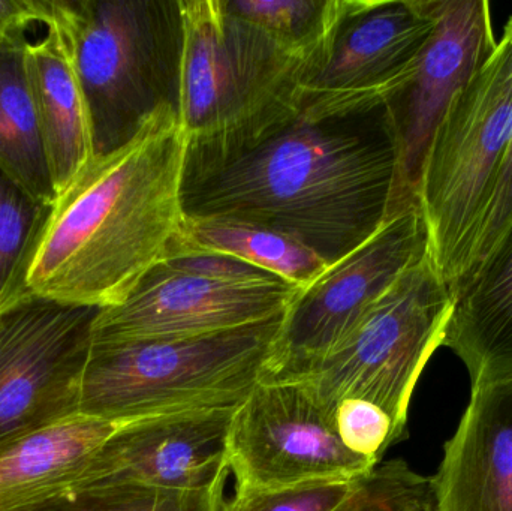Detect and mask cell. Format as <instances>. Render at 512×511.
<instances>
[{"label":"cell","mask_w":512,"mask_h":511,"mask_svg":"<svg viewBox=\"0 0 512 511\" xmlns=\"http://www.w3.org/2000/svg\"><path fill=\"white\" fill-rule=\"evenodd\" d=\"M188 158V134L171 104L131 140L96 155L48 206L24 261L23 297L99 311L125 303L179 252Z\"/></svg>","instance_id":"6da1fadb"},{"label":"cell","mask_w":512,"mask_h":511,"mask_svg":"<svg viewBox=\"0 0 512 511\" xmlns=\"http://www.w3.org/2000/svg\"><path fill=\"white\" fill-rule=\"evenodd\" d=\"M397 183L399 143L385 105L319 122L298 116L254 147L189 167L185 209L270 228L331 266L400 212Z\"/></svg>","instance_id":"7a4b0ae2"},{"label":"cell","mask_w":512,"mask_h":511,"mask_svg":"<svg viewBox=\"0 0 512 511\" xmlns=\"http://www.w3.org/2000/svg\"><path fill=\"white\" fill-rule=\"evenodd\" d=\"M177 113L188 168L254 147L300 116L301 93L330 54L295 47L231 11L228 0H180Z\"/></svg>","instance_id":"3957f363"},{"label":"cell","mask_w":512,"mask_h":511,"mask_svg":"<svg viewBox=\"0 0 512 511\" xmlns=\"http://www.w3.org/2000/svg\"><path fill=\"white\" fill-rule=\"evenodd\" d=\"M285 315L192 338L92 342L78 413L125 423L171 411L239 407L261 380Z\"/></svg>","instance_id":"277c9868"},{"label":"cell","mask_w":512,"mask_h":511,"mask_svg":"<svg viewBox=\"0 0 512 511\" xmlns=\"http://www.w3.org/2000/svg\"><path fill=\"white\" fill-rule=\"evenodd\" d=\"M92 123L96 155L137 134L161 105L177 107L179 2L51 0Z\"/></svg>","instance_id":"5b68a950"},{"label":"cell","mask_w":512,"mask_h":511,"mask_svg":"<svg viewBox=\"0 0 512 511\" xmlns=\"http://www.w3.org/2000/svg\"><path fill=\"white\" fill-rule=\"evenodd\" d=\"M512 141V38L457 96L430 144L418 203L430 255L450 291L462 278Z\"/></svg>","instance_id":"8992f818"},{"label":"cell","mask_w":512,"mask_h":511,"mask_svg":"<svg viewBox=\"0 0 512 511\" xmlns=\"http://www.w3.org/2000/svg\"><path fill=\"white\" fill-rule=\"evenodd\" d=\"M451 309L450 288L429 252L370 306L351 335L300 383L333 411L346 398L378 405L402 440L415 386L444 345Z\"/></svg>","instance_id":"52a82bcc"},{"label":"cell","mask_w":512,"mask_h":511,"mask_svg":"<svg viewBox=\"0 0 512 511\" xmlns=\"http://www.w3.org/2000/svg\"><path fill=\"white\" fill-rule=\"evenodd\" d=\"M303 288L218 255L177 254L158 264L122 305L101 309L92 342L192 338L282 317Z\"/></svg>","instance_id":"ba28073f"},{"label":"cell","mask_w":512,"mask_h":511,"mask_svg":"<svg viewBox=\"0 0 512 511\" xmlns=\"http://www.w3.org/2000/svg\"><path fill=\"white\" fill-rule=\"evenodd\" d=\"M429 252L420 204L390 216L303 290L285 315L259 381L294 383L307 377L351 335L370 306Z\"/></svg>","instance_id":"9c48e42d"},{"label":"cell","mask_w":512,"mask_h":511,"mask_svg":"<svg viewBox=\"0 0 512 511\" xmlns=\"http://www.w3.org/2000/svg\"><path fill=\"white\" fill-rule=\"evenodd\" d=\"M378 465L343 446L334 411L300 381H259L234 411L228 468L236 489L357 482Z\"/></svg>","instance_id":"30bf717a"},{"label":"cell","mask_w":512,"mask_h":511,"mask_svg":"<svg viewBox=\"0 0 512 511\" xmlns=\"http://www.w3.org/2000/svg\"><path fill=\"white\" fill-rule=\"evenodd\" d=\"M438 0H352L333 47L301 93V119H339L385 107L417 65Z\"/></svg>","instance_id":"8fae6325"},{"label":"cell","mask_w":512,"mask_h":511,"mask_svg":"<svg viewBox=\"0 0 512 511\" xmlns=\"http://www.w3.org/2000/svg\"><path fill=\"white\" fill-rule=\"evenodd\" d=\"M98 312L36 296L0 311V444L78 413Z\"/></svg>","instance_id":"7c38bea8"},{"label":"cell","mask_w":512,"mask_h":511,"mask_svg":"<svg viewBox=\"0 0 512 511\" xmlns=\"http://www.w3.org/2000/svg\"><path fill=\"white\" fill-rule=\"evenodd\" d=\"M236 408L171 411L122 423L62 500L113 489L212 488L230 476L228 434Z\"/></svg>","instance_id":"4fadbf2b"},{"label":"cell","mask_w":512,"mask_h":511,"mask_svg":"<svg viewBox=\"0 0 512 511\" xmlns=\"http://www.w3.org/2000/svg\"><path fill=\"white\" fill-rule=\"evenodd\" d=\"M496 47L489 2H436L435 30L414 71L387 104L399 143L397 209L420 204L421 174L433 137Z\"/></svg>","instance_id":"5bb4252c"},{"label":"cell","mask_w":512,"mask_h":511,"mask_svg":"<svg viewBox=\"0 0 512 511\" xmlns=\"http://www.w3.org/2000/svg\"><path fill=\"white\" fill-rule=\"evenodd\" d=\"M432 489L433 511H512V377L472 389Z\"/></svg>","instance_id":"9a60e30c"},{"label":"cell","mask_w":512,"mask_h":511,"mask_svg":"<svg viewBox=\"0 0 512 511\" xmlns=\"http://www.w3.org/2000/svg\"><path fill=\"white\" fill-rule=\"evenodd\" d=\"M24 65L57 197L96 153L83 87L51 0L47 14L24 33Z\"/></svg>","instance_id":"2e32d148"},{"label":"cell","mask_w":512,"mask_h":511,"mask_svg":"<svg viewBox=\"0 0 512 511\" xmlns=\"http://www.w3.org/2000/svg\"><path fill=\"white\" fill-rule=\"evenodd\" d=\"M120 425L74 413L0 444V511L62 500Z\"/></svg>","instance_id":"e0dca14e"},{"label":"cell","mask_w":512,"mask_h":511,"mask_svg":"<svg viewBox=\"0 0 512 511\" xmlns=\"http://www.w3.org/2000/svg\"><path fill=\"white\" fill-rule=\"evenodd\" d=\"M451 296L444 347L468 368L472 389L512 377V225Z\"/></svg>","instance_id":"ac0fdd59"},{"label":"cell","mask_w":512,"mask_h":511,"mask_svg":"<svg viewBox=\"0 0 512 511\" xmlns=\"http://www.w3.org/2000/svg\"><path fill=\"white\" fill-rule=\"evenodd\" d=\"M24 33L0 39V170L48 207L56 194L27 81Z\"/></svg>","instance_id":"d6986e66"},{"label":"cell","mask_w":512,"mask_h":511,"mask_svg":"<svg viewBox=\"0 0 512 511\" xmlns=\"http://www.w3.org/2000/svg\"><path fill=\"white\" fill-rule=\"evenodd\" d=\"M177 254L234 258L280 276L303 290L328 269V264L318 254L297 240L270 228L231 218L188 216Z\"/></svg>","instance_id":"ffe728a7"},{"label":"cell","mask_w":512,"mask_h":511,"mask_svg":"<svg viewBox=\"0 0 512 511\" xmlns=\"http://www.w3.org/2000/svg\"><path fill=\"white\" fill-rule=\"evenodd\" d=\"M231 11L295 47H327L352 0H228Z\"/></svg>","instance_id":"44dd1931"},{"label":"cell","mask_w":512,"mask_h":511,"mask_svg":"<svg viewBox=\"0 0 512 511\" xmlns=\"http://www.w3.org/2000/svg\"><path fill=\"white\" fill-rule=\"evenodd\" d=\"M47 209L0 170V311L23 299L21 272Z\"/></svg>","instance_id":"7402d4cb"},{"label":"cell","mask_w":512,"mask_h":511,"mask_svg":"<svg viewBox=\"0 0 512 511\" xmlns=\"http://www.w3.org/2000/svg\"><path fill=\"white\" fill-rule=\"evenodd\" d=\"M227 480L203 491L113 489L86 492L33 511H222Z\"/></svg>","instance_id":"603a6c76"},{"label":"cell","mask_w":512,"mask_h":511,"mask_svg":"<svg viewBox=\"0 0 512 511\" xmlns=\"http://www.w3.org/2000/svg\"><path fill=\"white\" fill-rule=\"evenodd\" d=\"M334 511H433L432 479L402 459L381 462Z\"/></svg>","instance_id":"cb8c5ba5"},{"label":"cell","mask_w":512,"mask_h":511,"mask_svg":"<svg viewBox=\"0 0 512 511\" xmlns=\"http://www.w3.org/2000/svg\"><path fill=\"white\" fill-rule=\"evenodd\" d=\"M363 479L282 489H236L222 511H334L354 494Z\"/></svg>","instance_id":"d4e9b609"},{"label":"cell","mask_w":512,"mask_h":511,"mask_svg":"<svg viewBox=\"0 0 512 511\" xmlns=\"http://www.w3.org/2000/svg\"><path fill=\"white\" fill-rule=\"evenodd\" d=\"M334 426L349 452L378 464L387 450L400 441L391 417L381 407L364 399L346 398L337 402Z\"/></svg>","instance_id":"484cf974"},{"label":"cell","mask_w":512,"mask_h":511,"mask_svg":"<svg viewBox=\"0 0 512 511\" xmlns=\"http://www.w3.org/2000/svg\"><path fill=\"white\" fill-rule=\"evenodd\" d=\"M505 32L512 38V17L508 20ZM512 225V141L510 150H508L507 159H505L504 168H502L501 179H499L498 188L490 201L489 209L484 216L483 224L478 231L477 239L472 246L471 255H469L468 264H466L463 278L478 266L487 255L495 248L496 243L504 237L508 228ZM459 281V282H460ZM457 282V284H459ZM456 288V287H454ZM453 293V291H451Z\"/></svg>","instance_id":"4316f807"},{"label":"cell","mask_w":512,"mask_h":511,"mask_svg":"<svg viewBox=\"0 0 512 511\" xmlns=\"http://www.w3.org/2000/svg\"><path fill=\"white\" fill-rule=\"evenodd\" d=\"M48 11V0H0V39L20 35Z\"/></svg>","instance_id":"83f0119b"}]
</instances>
